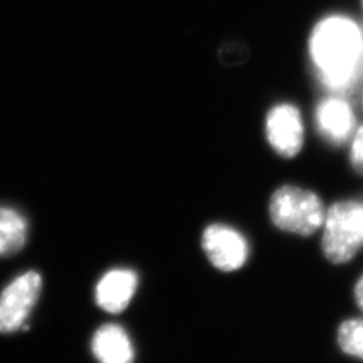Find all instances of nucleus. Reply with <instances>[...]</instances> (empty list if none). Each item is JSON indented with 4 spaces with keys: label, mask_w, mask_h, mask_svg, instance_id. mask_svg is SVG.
Instances as JSON below:
<instances>
[{
    "label": "nucleus",
    "mask_w": 363,
    "mask_h": 363,
    "mask_svg": "<svg viewBox=\"0 0 363 363\" xmlns=\"http://www.w3.org/2000/svg\"><path fill=\"white\" fill-rule=\"evenodd\" d=\"M337 343L346 354L363 359V319H350L340 325Z\"/></svg>",
    "instance_id": "9b49d317"
},
{
    "label": "nucleus",
    "mask_w": 363,
    "mask_h": 363,
    "mask_svg": "<svg viewBox=\"0 0 363 363\" xmlns=\"http://www.w3.org/2000/svg\"><path fill=\"white\" fill-rule=\"evenodd\" d=\"M42 289V279L37 272H26L16 277L0 296V333L10 334L25 325L35 307Z\"/></svg>",
    "instance_id": "423d86ee"
},
{
    "label": "nucleus",
    "mask_w": 363,
    "mask_h": 363,
    "mask_svg": "<svg viewBox=\"0 0 363 363\" xmlns=\"http://www.w3.org/2000/svg\"><path fill=\"white\" fill-rule=\"evenodd\" d=\"M26 238V218L13 208H0V257L19 252Z\"/></svg>",
    "instance_id": "9d476101"
},
{
    "label": "nucleus",
    "mask_w": 363,
    "mask_h": 363,
    "mask_svg": "<svg viewBox=\"0 0 363 363\" xmlns=\"http://www.w3.org/2000/svg\"><path fill=\"white\" fill-rule=\"evenodd\" d=\"M361 10H362L363 13V0H361Z\"/></svg>",
    "instance_id": "2eb2a0df"
},
{
    "label": "nucleus",
    "mask_w": 363,
    "mask_h": 363,
    "mask_svg": "<svg viewBox=\"0 0 363 363\" xmlns=\"http://www.w3.org/2000/svg\"><path fill=\"white\" fill-rule=\"evenodd\" d=\"M202 247L210 262L222 272L240 269L249 256L245 237L222 223H214L206 228L202 235Z\"/></svg>",
    "instance_id": "0eeeda50"
},
{
    "label": "nucleus",
    "mask_w": 363,
    "mask_h": 363,
    "mask_svg": "<svg viewBox=\"0 0 363 363\" xmlns=\"http://www.w3.org/2000/svg\"><path fill=\"white\" fill-rule=\"evenodd\" d=\"M322 247L334 264L350 261L363 245V203L340 201L325 211Z\"/></svg>",
    "instance_id": "7ed1b4c3"
},
{
    "label": "nucleus",
    "mask_w": 363,
    "mask_h": 363,
    "mask_svg": "<svg viewBox=\"0 0 363 363\" xmlns=\"http://www.w3.org/2000/svg\"><path fill=\"white\" fill-rule=\"evenodd\" d=\"M361 108H362V111H363V91H362V96H361Z\"/></svg>",
    "instance_id": "4468645a"
},
{
    "label": "nucleus",
    "mask_w": 363,
    "mask_h": 363,
    "mask_svg": "<svg viewBox=\"0 0 363 363\" xmlns=\"http://www.w3.org/2000/svg\"><path fill=\"white\" fill-rule=\"evenodd\" d=\"M265 138L273 151L281 157L294 159L304 150L307 123L303 111L292 101L273 105L265 117Z\"/></svg>",
    "instance_id": "39448f33"
},
{
    "label": "nucleus",
    "mask_w": 363,
    "mask_h": 363,
    "mask_svg": "<svg viewBox=\"0 0 363 363\" xmlns=\"http://www.w3.org/2000/svg\"><path fill=\"white\" fill-rule=\"evenodd\" d=\"M91 351L100 363H132L135 357L128 334L117 325H101L94 333Z\"/></svg>",
    "instance_id": "1a4fd4ad"
},
{
    "label": "nucleus",
    "mask_w": 363,
    "mask_h": 363,
    "mask_svg": "<svg viewBox=\"0 0 363 363\" xmlns=\"http://www.w3.org/2000/svg\"><path fill=\"white\" fill-rule=\"evenodd\" d=\"M269 214L273 223L288 233L311 235L325 223V205L312 190L286 184L271 198Z\"/></svg>",
    "instance_id": "f03ea898"
},
{
    "label": "nucleus",
    "mask_w": 363,
    "mask_h": 363,
    "mask_svg": "<svg viewBox=\"0 0 363 363\" xmlns=\"http://www.w3.org/2000/svg\"><path fill=\"white\" fill-rule=\"evenodd\" d=\"M355 298L358 306L363 310V276L358 280L357 286H355Z\"/></svg>",
    "instance_id": "ddd939ff"
},
{
    "label": "nucleus",
    "mask_w": 363,
    "mask_h": 363,
    "mask_svg": "<svg viewBox=\"0 0 363 363\" xmlns=\"http://www.w3.org/2000/svg\"><path fill=\"white\" fill-rule=\"evenodd\" d=\"M359 123L358 106L345 93L323 91L312 111L313 130L330 147H346Z\"/></svg>",
    "instance_id": "20e7f679"
},
{
    "label": "nucleus",
    "mask_w": 363,
    "mask_h": 363,
    "mask_svg": "<svg viewBox=\"0 0 363 363\" xmlns=\"http://www.w3.org/2000/svg\"><path fill=\"white\" fill-rule=\"evenodd\" d=\"M347 150V159L351 169L363 177V120L354 130L349 143L345 147Z\"/></svg>",
    "instance_id": "f8f14e48"
},
{
    "label": "nucleus",
    "mask_w": 363,
    "mask_h": 363,
    "mask_svg": "<svg viewBox=\"0 0 363 363\" xmlns=\"http://www.w3.org/2000/svg\"><path fill=\"white\" fill-rule=\"evenodd\" d=\"M138 288V274L130 269H112L105 273L96 286V301L109 313L124 311Z\"/></svg>",
    "instance_id": "6e6552de"
},
{
    "label": "nucleus",
    "mask_w": 363,
    "mask_h": 363,
    "mask_svg": "<svg viewBox=\"0 0 363 363\" xmlns=\"http://www.w3.org/2000/svg\"><path fill=\"white\" fill-rule=\"evenodd\" d=\"M306 52L323 91L350 94L363 81V19L342 10L318 16L308 31Z\"/></svg>",
    "instance_id": "f257e3e1"
}]
</instances>
